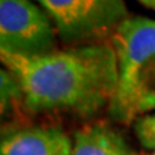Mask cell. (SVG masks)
Returning <instances> with one entry per match:
<instances>
[{
    "instance_id": "cell-4",
    "label": "cell",
    "mask_w": 155,
    "mask_h": 155,
    "mask_svg": "<svg viewBox=\"0 0 155 155\" xmlns=\"http://www.w3.org/2000/svg\"><path fill=\"white\" fill-rule=\"evenodd\" d=\"M58 30L30 0H0V53L43 56L56 50Z\"/></svg>"
},
{
    "instance_id": "cell-9",
    "label": "cell",
    "mask_w": 155,
    "mask_h": 155,
    "mask_svg": "<svg viewBox=\"0 0 155 155\" xmlns=\"http://www.w3.org/2000/svg\"><path fill=\"white\" fill-rule=\"evenodd\" d=\"M152 109H155V75L139 92L138 101H137V115Z\"/></svg>"
},
{
    "instance_id": "cell-3",
    "label": "cell",
    "mask_w": 155,
    "mask_h": 155,
    "mask_svg": "<svg viewBox=\"0 0 155 155\" xmlns=\"http://www.w3.org/2000/svg\"><path fill=\"white\" fill-rule=\"evenodd\" d=\"M58 36L68 45H86L111 39L129 17L125 0H38Z\"/></svg>"
},
{
    "instance_id": "cell-11",
    "label": "cell",
    "mask_w": 155,
    "mask_h": 155,
    "mask_svg": "<svg viewBox=\"0 0 155 155\" xmlns=\"http://www.w3.org/2000/svg\"><path fill=\"white\" fill-rule=\"evenodd\" d=\"M150 155H155V151H154V152H152V154H150Z\"/></svg>"
},
{
    "instance_id": "cell-5",
    "label": "cell",
    "mask_w": 155,
    "mask_h": 155,
    "mask_svg": "<svg viewBox=\"0 0 155 155\" xmlns=\"http://www.w3.org/2000/svg\"><path fill=\"white\" fill-rule=\"evenodd\" d=\"M73 139L58 127L13 128L3 132L0 155H71Z\"/></svg>"
},
{
    "instance_id": "cell-2",
    "label": "cell",
    "mask_w": 155,
    "mask_h": 155,
    "mask_svg": "<svg viewBox=\"0 0 155 155\" xmlns=\"http://www.w3.org/2000/svg\"><path fill=\"white\" fill-rule=\"evenodd\" d=\"M118 62V89L109 106L114 121L129 124L137 118L139 92L155 75V20L128 17L111 36Z\"/></svg>"
},
{
    "instance_id": "cell-7",
    "label": "cell",
    "mask_w": 155,
    "mask_h": 155,
    "mask_svg": "<svg viewBox=\"0 0 155 155\" xmlns=\"http://www.w3.org/2000/svg\"><path fill=\"white\" fill-rule=\"evenodd\" d=\"M134 132L145 150H155V114L135 118Z\"/></svg>"
},
{
    "instance_id": "cell-10",
    "label": "cell",
    "mask_w": 155,
    "mask_h": 155,
    "mask_svg": "<svg viewBox=\"0 0 155 155\" xmlns=\"http://www.w3.org/2000/svg\"><path fill=\"white\" fill-rule=\"evenodd\" d=\"M139 3L145 7H148L151 10H155V0H138Z\"/></svg>"
},
{
    "instance_id": "cell-1",
    "label": "cell",
    "mask_w": 155,
    "mask_h": 155,
    "mask_svg": "<svg viewBox=\"0 0 155 155\" xmlns=\"http://www.w3.org/2000/svg\"><path fill=\"white\" fill-rule=\"evenodd\" d=\"M30 114L92 118L109 109L118 89V62L111 42L76 45L43 56L0 53Z\"/></svg>"
},
{
    "instance_id": "cell-6",
    "label": "cell",
    "mask_w": 155,
    "mask_h": 155,
    "mask_svg": "<svg viewBox=\"0 0 155 155\" xmlns=\"http://www.w3.org/2000/svg\"><path fill=\"white\" fill-rule=\"evenodd\" d=\"M72 139L71 155H138L121 134L105 124L81 128Z\"/></svg>"
},
{
    "instance_id": "cell-8",
    "label": "cell",
    "mask_w": 155,
    "mask_h": 155,
    "mask_svg": "<svg viewBox=\"0 0 155 155\" xmlns=\"http://www.w3.org/2000/svg\"><path fill=\"white\" fill-rule=\"evenodd\" d=\"M0 75H2V114H5L9 111L13 102H16L17 99L22 102V91L17 79L10 71L2 69Z\"/></svg>"
}]
</instances>
